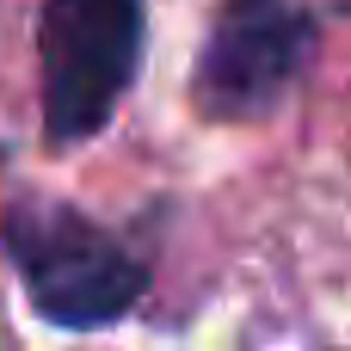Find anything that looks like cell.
<instances>
[{
  "label": "cell",
  "mask_w": 351,
  "mask_h": 351,
  "mask_svg": "<svg viewBox=\"0 0 351 351\" xmlns=\"http://www.w3.org/2000/svg\"><path fill=\"white\" fill-rule=\"evenodd\" d=\"M142 0H43L37 19V86L43 142L80 148L99 136L142 68Z\"/></svg>",
  "instance_id": "cell-2"
},
{
  "label": "cell",
  "mask_w": 351,
  "mask_h": 351,
  "mask_svg": "<svg viewBox=\"0 0 351 351\" xmlns=\"http://www.w3.org/2000/svg\"><path fill=\"white\" fill-rule=\"evenodd\" d=\"M0 253L49 327L93 333L136 308L148 265L62 197H12L0 210Z\"/></svg>",
  "instance_id": "cell-1"
},
{
  "label": "cell",
  "mask_w": 351,
  "mask_h": 351,
  "mask_svg": "<svg viewBox=\"0 0 351 351\" xmlns=\"http://www.w3.org/2000/svg\"><path fill=\"white\" fill-rule=\"evenodd\" d=\"M315 12L296 0H222L191 68V105L210 123H253L284 105L315 56Z\"/></svg>",
  "instance_id": "cell-3"
}]
</instances>
